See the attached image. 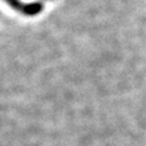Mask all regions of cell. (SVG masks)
<instances>
[{
    "instance_id": "obj_1",
    "label": "cell",
    "mask_w": 146,
    "mask_h": 146,
    "mask_svg": "<svg viewBox=\"0 0 146 146\" xmlns=\"http://www.w3.org/2000/svg\"><path fill=\"white\" fill-rule=\"evenodd\" d=\"M5 1L15 11L20 12V14L28 15V16H33L37 15L38 13L42 12L43 9V4L42 3H33V4H24L21 0H5Z\"/></svg>"
}]
</instances>
